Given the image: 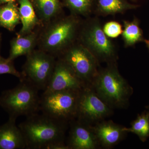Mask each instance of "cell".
<instances>
[{
	"instance_id": "cell-6",
	"label": "cell",
	"mask_w": 149,
	"mask_h": 149,
	"mask_svg": "<svg viewBox=\"0 0 149 149\" xmlns=\"http://www.w3.org/2000/svg\"><path fill=\"white\" fill-rule=\"evenodd\" d=\"M26 56L21 72L22 80L28 81L39 91H45L55 66V57L41 49L34 50Z\"/></svg>"
},
{
	"instance_id": "cell-2",
	"label": "cell",
	"mask_w": 149,
	"mask_h": 149,
	"mask_svg": "<svg viewBox=\"0 0 149 149\" xmlns=\"http://www.w3.org/2000/svg\"><path fill=\"white\" fill-rule=\"evenodd\" d=\"M91 87L113 109L128 107L133 88L120 74L115 63L99 70Z\"/></svg>"
},
{
	"instance_id": "cell-1",
	"label": "cell",
	"mask_w": 149,
	"mask_h": 149,
	"mask_svg": "<svg viewBox=\"0 0 149 149\" xmlns=\"http://www.w3.org/2000/svg\"><path fill=\"white\" fill-rule=\"evenodd\" d=\"M68 123L35 113L18 125L25 141L26 149H47L52 144L65 143Z\"/></svg>"
},
{
	"instance_id": "cell-14",
	"label": "cell",
	"mask_w": 149,
	"mask_h": 149,
	"mask_svg": "<svg viewBox=\"0 0 149 149\" xmlns=\"http://www.w3.org/2000/svg\"><path fill=\"white\" fill-rule=\"evenodd\" d=\"M38 40V35L35 32L23 36L17 35L11 41L8 58L13 61L20 56H27L34 50Z\"/></svg>"
},
{
	"instance_id": "cell-16",
	"label": "cell",
	"mask_w": 149,
	"mask_h": 149,
	"mask_svg": "<svg viewBox=\"0 0 149 149\" xmlns=\"http://www.w3.org/2000/svg\"><path fill=\"white\" fill-rule=\"evenodd\" d=\"M20 21L19 8L14 3L0 5V27L13 31Z\"/></svg>"
},
{
	"instance_id": "cell-12",
	"label": "cell",
	"mask_w": 149,
	"mask_h": 149,
	"mask_svg": "<svg viewBox=\"0 0 149 149\" xmlns=\"http://www.w3.org/2000/svg\"><path fill=\"white\" fill-rule=\"evenodd\" d=\"M93 128L100 148L110 149L119 143L125 138L128 133L124 126L111 120H102Z\"/></svg>"
},
{
	"instance_id": "cell-15",
	"label": "cell",
	"mask_w": 149,
	"mask_h": 149,
	"mask_svg": "<svg viewBox=\"0 0 149 149\" xmlns=\"http://www.w3.org/2000/svg\"><path fill=\"white\" fill-rule=\"evenodd\" d=\"M19 3L18 8L22 27L17 35L23 36L33 32V29L39 24L40 19L29 0H19Z\"/></svg>"
},
{
	"instance_id": "cell-22",
	"label": "cell",
	"mask_w": 149,
	"mask_h": 149,
	"mask_svg": "<svg viewBox=\"0 0 149 149\" xmlns=\"http://www.w3.org/2000/svg\"><path fill=\"white\" fill-rule=\"evenodd\" d=\"M13 61L8 58H5L0 56V75L6 74H12L17 77L21 81L22 80V74L21 72L17 70Z\"/></svg>"
},
{
	"instance_id": "cell-7",
	"label": "cell",
	"mask_w": 149,
	"mask_h": 149,
	"mask_svg": "<svg viewBox=\"0 0 149 149\" xmlns=\"http://www.w3.org/2000/svg\"><path fill=\"white\" fill-rule=\"evenodd\" d=\"M85 86H91L98 74L99 61L82 45H71L60 55Z\"/></svg>"
},
{
	"instance_id": "cell-21",
	"label": "cell",
	"mask_w": 149,
	"mask_h": 149,
	"mask_svg": "<svg viewBox=\"0 0 149 149\" xmlns=\"http://www.w3.org/2000/svg\"><path fill=\"white\" fill-rule=\"evenodd\" d=\"M93 0H65V3L76 14L86 15L91 10Z\"/></svg>"
},
{
	"instance_id": "cell-20",
	"label": "cell",
	"mask_w": 149,
	"mask_h": 149,
	"mask_svg": "<svg viewBox=\"0 0 149 149\" xmlns=\"http://www.w3.org/2000/svg\"><path fill=\"white\" fill-rule=\"evenodd\" d=\"M124 27L122 34L126 46L133 45L143 40V32L137 19L131 22L124 21Z\"/></svg>"
},
{
	"instance_id": "cell-8",
	"label": "cell",
	"mask_w": 149,
	"mask_h": 149,
	"mask_svg": "<svg viewBox=\"0 0 149 149\" xmlns=\"http://www.w3.org/2000/svg\"><path fill=\"white\" fill-rule=\"evenodd\" d=\"M82 45L95 57L98 61L114 63L116 54L113 44L107 37L99 22L88 23L81 32Z\"/></svg>"
},
{
	"instance_id": "cell-24",
	"label": "cell",
	"mask_w": 149,
	"mask_h": 149,
	"mask_svg": "<svg viewBox=\"0 0 149 149\" xmlns=\"http://www.w3.org/2000/svg\"><path fill=\"white\" fill-rule=\"evenodd\" d=\"M15 0H0V5L7 3L14 2Z\"/></svg>"
},
{
	"instance_id": "cell-11",
	"label": "cell",
	"mask_w": 149,
	"mask_h": 149,
	"mask_svg": "<svg viewBox=\"0 0 149 149\" xmlns=\"http://www.w3.org/2000/svg\"><path fill=\"white\" fill-rule=\"evenodd\" d=\"M70 124L69 134L66 144L69 149H97L100 148L93 125L73 119Z\"/></svg>"
},
{
	"instance_id": "cell-26",
	"label": "cell",
	"mask_w": 149,
	"mask_h": 149,
	"mask_svg": "<svg viewBox=\"0 0 149 149\" xmlns=\"http://www.w3.org/2000/svg\"><path fill=\"white\" fill-rule=\"evenodd\" d=\"M1 35H0V46H1Z\"/></svg>"
},
{
	"instance_id": "cell-5",
	"label": "cell",
	"mask_w": 149,
	"mask_h": 149,
	"mask_svg": "<svg viewBox=\"0 0 149 149\" xmlns=\"http://www.w3.org/2000/svg\"><path fill=\"white\" fill-rule=\"evenodd\" d=\"M80 91L43 93L40 97V111L52 118L69 123L77 117Z\"/></svg>"
},
{
	"instance_id": "cell-17",
	"label": "cell",
	"mask_w": 149,
	"mask_h": 149,
	"mask_svg": "<svg viewBox=\"0 0 149 149\" xmlns=\"http://www.w3.org/2000/svg\"><path fill=\"white\" fill-rule=\"evenodd\" d=\"M35 4L38 18L46 23L56 17L61 9L59 0H35Z\"/></svg>"
},
{
	"instance_id": "cell-3",
	"label": "cell",
	"mask_w": 149,
	"mask_h": 149,
	"mask_svg": "<svg viewBox=\"0 0 149 149\" xmlns=\"http://www.w3.org/2000/svg\"><path fill=\"white\" fill-rule=\"evenodd\" d=\"M39 90L25 80L15 88L3 91L0 96V107L9 116L16 120L21 116L26 117L37 113L40 111Z\"/></svg>"
},
{
	"instance_id": "cell-10",
	"label": "cell",
	"mask_w": 149,
	"mask_h": 149,
	"mask_svg": "<svg viewBox=\"0 0 149 149\" xmlns=\"http://www.w3.org/2000/svg\"><path fill=\"white\" fill-rule=\"evenodd\" d=\"M85 87L69 65L59 58L56 61L50 80L43 93L61 91H80Z\"/></svg>"
},
{
	"instance_id": "cell-23",
	"label": "cell",
	"mask_w": 149,
	"mask_h": 149,
	"mask_svg": "<svg viewBox=\"0 0 149 149\" xmlns=\"http://www.w3.org/2000/svg\"><path fill=\"white\" fill-rule=\"evenodd\" d=\"M103 31L107 37L116 38L123 32L122 26L115 21H111L105 24Z\"/></svg>"
},
{
	"instance_id": "cell-18",
	"label": "cell",
	"mask_w": 149,
	"mask_h": 149,
	"mask_svg": "<svg viewBox=\"0 0 149 149\" xmlns=\"http://www.w3.org/2000/svg\"><path fill=\"white\" fill-rule=\"evenodd\" d=\"M124 129L128 133H133L137 135L142 142L146 141L149 137V104L132 121L130 128L124 127Z\"/></svg>"
},
{
	"instance_id": "cell-19",
	"label": "cell",
	"mask_w": 149,
	"mask_h": 149,
	"mask_svg": "<svg viewBox=\"0 0 149 149\" xmlns=\"http://www.w3.org/2000/svg\"><path fill=\"white\" fill-rule=\"evenodd\" d=\"M97 4L99 11L106 15L122 13L138 6L129 3L125 0H97Z\"/></svg>"
},
{
	"instance_id": "cell-4",
	"label": "cell",
	"mask_w": 149,
	"mask_h": 149,
	"mask_svg": "<svg viewBox=\"0 0 149 149\" xmlns=\"http://www.w3.org/2000/svg\"><path fill=\"white\" fill-rule=\"evenodd\" d=\"M78 26V20L73 16L51 21L40 37V49L54 56H60L71 45Z\"/></svg>"
},
{
	"instance_id": "cell-13",
	"label": "cell",
	"mask_w": 149,
	"mask_h": 149,
	"mask_svg": "<svg viewBox=\"0 0 149 149\" xmlns=\"http://www.w3.org/2000/svg\"><path fill=\"white\" fill-rule=\"evenodd\" d=\"M16 120L9 118L0 126V149H26L24 136L16 125Z\"/></svg>"
},
{
	"instance_id": "cell-9",
	"label": "cell",
	"mask_w": 149,
	"mask_h": 149,
	"mask_svg": "<svg viewBox=\"0 0 149 149\" xmlns=\"http://www.w3.org/2000/svg\"><path fill=\"white\" fill-rule=\"evenodd\" d=\"M113 113V109L104 102L91 86L80 91L76 119L91 125L105 120Z\"/></svg>"
},
{
	"instance_id": "cell-25",
	"label": "cell",
	"mask_w": 149,
	"mask_h": 149,
	"mask_svg": "<svg viewBox=\"0 0 149 149\" xmlns=\"http://www.w3.org/2000/svg\"><path fill=\"white\" fill-rule=\"evenodd\" d=\"M146 43L147 46H148V47L149 48V40H146Z\"/></svg>"
}]
</instances>
